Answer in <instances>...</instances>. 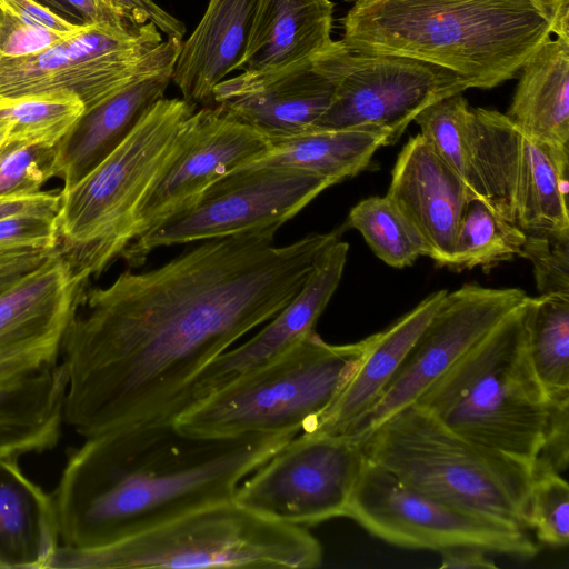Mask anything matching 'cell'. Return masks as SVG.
<instances>
[{"instance_id":"14","label":"cell","mask_w":569,"mask_h":569,"mask_svg":"<svg viewBox=\"0 0 569 569\" xmlns=\"http://www.w3.org/2000/svg\"><path fill=\"white\" fill-rule=\"evenodd\" d=\"M330 50L335 93L313 128H379L390 133L393 144L423 108L469 89L460 77L433 63L356 51L341 40L332 41Z\"/></svg>"},{"instance_id":"10","label":"cell","mask_w":569,"mask_h":569,"mask_svg":"<svg viewBox=\"0 0 569 569\" xmlns=\"http://www.w3.org/2000/svg\"><path fill=\"white\" fill-rule=\"evenodd\" d=\"M336 183L331 178L299 169L242 167L220 178L184 208L136 238L120 257L137 268L160 247L281 227Z\"/></svg>"},{"instance_id":"37","label":"cell","mask_w":569,"mask_h":569,"mask_svg":"<svg viewBox=\"0 0 569 569\" xmlns=\"http://www.w3.org/2000/svg\"><path fill=\"white\" fill-rule=\"evenodd\" d=\"M66 37L68 36L27 24L8 12L0 10V57L20 58L32 56L53 46Z\"/></svg>"},{"instance_id":"18","label":"cell","mask_w":569,"mask_h":569,"mask_svg":"<svg viewBox=\"0 0 569 569\" xmlns=\"http://www.w3.org/2000/svg\"><path fill=\"white\" fill-rule=\"evenodd\" d=\"M348 250L347 242L338 240L331 244L299 292L270 323L241 346L211 360L178 392L160 420L172 421L236 379L277 359L315 331L317 320L340 282Z\"/></svg>"},{"instance_id":"20","label":"cell","mask_w":569,"mask_h":569,"mask_svg":"<svg viewBox=\"0 0 569 569\" xmlns=\"http://www.w3.org/2000/svg\"><path fill=\"white\" fill-rule=\"evenodd\" d=\"M386 197L417 232L427 256L449 268L458 228L475 198L420 133L399 152Z\"/></svg>"},{"instance_id":"36","label":"cell","mask_w":569,"mask_h":569,"mask_svg":"<svg viewBox=\"0 0 569 569\" xmlns=\"http://www.w3.org/2000/svg\"><path fill=\"white\" fill-rule=\"evenodd\" d=\"M58 246L57 218L13 216L0 220V249L46 248Z\"/></svg>"},{"instance_id":"11","label":"cell","mask_w":569,"mask_h":569,"mask_svg":"<svg viewBox=\"0 0 569 569\" xmlns=\"http://www.w3.org/2000/svg\"><path fill=\"white\" fill-rule=\"evenodd\" d=\"M346 517L403 548L475 547L525 559L539 551L526 529L417 491L367 457Z\"/></svg>"},{"instance_id":"22","label":"cell","mask_w":569,"mask_h":569,"mask_svg":"<svg viewBox=\"0 0 569 569\" xmlns=\"http://www.w3.org/2000/svg\"><path fill=\"white\" fill-rule=\"evenodd\" d=\"M447 292L430 293L391 326L369 336L359 368L309 432L343 436L375 406Z\"/></svg>"},{"instance_id":"28","label":"cell","mask_w":569,"mask_h":569,"mask_svg":"<svg viewBox=\"0 0 569 569\" xmlns=\"http://www.w3.org/2000/svg\"><path fill=\"white\" fill-rule=\"evenodd\" d=\"M528 355L550 401H569V296H527Z\"/></svg>"},{"instance_id":"34","label":"cell","mask_w":569,"mask_h":569,"mask_svg":"<svg viewBox=\"0 0 569 569\" xmlns=\"http://www.w3.org/2000/svg\"><path fill=\"white\" fill-rule=\"evenodd\" d=\"M56 144L11 142L0 147V198L40 192L56 177Z\"/></svg>"},{"instance_id":"12","label":"cell","mask_w":569,"mask_h":569,"mask_svg":"<svg viewBox=\"0 0 569 569\" xmlns=\"http://www.w3.org/2000/svg\"><path fill=\"white\" fill-rule=\"evenodd\" d=\"M471 111L491 210L526 233H568L569 147L528 136L497 110Z\"/></svg>"},{"instance_id":"5","label":"cell","mask_w":569,"mask_h":569,"mask_svg":"<svg viewBox=\"0 0 569 569\" xmlns=\"http://www.w3.org/2000/svg\"><path fill=\"white\" fill-rule=\"evenodd\" d=\"M196 103L158 100L121 143L70 189L61 190L58 246L72 274H101L134 239L138 209L178 149Z\"/></svg>"},{"instance_id":"8","label":"cell","mask_w":569,"mask_h":569,"mask_svg":"<svg viewBox=\"0 0 569 569\" xmlns=\"http://www.w3.org/2000/svg\"><path fill=\"white\" fill-rule=\"evenodd\" d=\"M370 343L330 345L316 331L172 421L209 437L310 431L359 368Z\"/></svg>"},{"instance_id":"24","label":"cell","mask_w":569,"mask_h":569,"mask_svg":"<svg viewBox=\"0 0 569 569\" xmlns=\"http://www.w3.org/2000/svg\"><path fill=\"white\" fill-rule=\"evenodd\" d=\"M254 0H209L200 22L182 41L171 81L184 100H212L213 88L237 70L244 52Z\"/></svg>"},{"instance_id":"21","label":"cell","mask_w":569,"mask_h":569,"mask_svg":"<svg viewBox=\"0 0 569 569\" xmlns=\"http://www.w3.org/2000/svg\"><path fill=\"white\" fill-rule=\"evenodd\" d=\"M173 67L133 81L83 112L56 144V177L63 180L62 190L76 186L106 159L164 97Z\"/></svg>"},{"instance_id":"3","label":"cell","mask_w":569,"mask_h":569,"mask_svg":"<svg viewBox=\"0 0 569 569\" xmlns=\"http://www.w3.org/2000/svg\"><path fill=\"white\" fill-rule=\"evenodd\" d=\"M341 27L352 50L433 63L481 89L512 79L552 34L532 0H353Z\"/></svg>"},{"instance_id":"43","label":"cell","mask_w":569,"mask_h":569,"mask_svg":"<svg viewBox=\"0 0 569 569\" xmlns=\"http://www.w3.org/2000/svg\"><path fill=\"white\" fill-rule=\"evenodd\" d=\"M67 1L81 17L82 23H100L120 28L139 26L129 20L121 11L114 8L107 0Z\"/></svg>"},{"instance_id":"40","label":"cell","mask_w":569,"mask_h":569,"mask_svg":"<svg viewBox=\"0 0 569 569\" xmlns=\"http://www.w3.org/2000/svg\"><path fill=\"white\" fill-rule=\"evenodd\" d=\"M56 249L32 247L0 249V296L38 269Z\"/></svg>"},{"instance_id":"13","label":"cell","mask_w":569,"mask_h":569,"mask_svg":"<svg viewBox=\"0 0 569 569\" xmlns=\"http://www.w3.org/2000/svg\"><path fill=\"white\" fill-rule=\"evenodd\" d=\"M365 461L362 447L352 437L303 431L246 477L233 499L295 526L346 517Z\"/></svg>"},{"instance_id":"42","label":"cell","mask_w":569,"mask_h":569,"mask_svg":"<svg viewBox=\"0 0 569 569\" xmlns=\"http://www.w3.org/2000/svg\"><path fill=\"white\" fill-rule=\"evenodd\" d=\"M60 193L37 192L28 196L0 198V220L13 216H43L57 218Z\"/></svg>"},{"instance_id":"35","label":"cell","mask_w":569,"mask_h":569,"mask_svg":"<svg viewBox=\"0 0 569 569\" xmlns=\"http://www.w3.org/2000/svg\"><path fill=\"white\" fill-rule=\"evenodd\" d=\"M520 256L532 264L539 295L569 296V232L527 233Z\"/></svg>"},{"instance_id":"25","label":"cell","mask_w":569,"mask_h":569,"mask_svg":"<svg viewBox=\"0 0 569 569\" xmlns=\"http://www.w3.org/2000/svg\"><path fill=\"white\" fill-rule=\"evenodd\" d=\"M60 547L53 498L0 455V568H50Z\"/></svg>"},{"instance_id":"19","label":"cell","mask_w":569,"mask_h":569,"mask_svg":"<svg viewBox=\"0 0 569 569\" xmlns=\"http://www.w3.org/2000/svg\"><path fill=\"white\" fill-rule=\"evenodd\" d=\"M330 48L283 68L224 79L213 88L212 100L269 139L312 129L335 93Z\"/></svg>"},{"instance_id":"26","label":"cell","mask_w":569,"mask_h":569,"mask_svg":"<svg viewBox=\"0 0 569 569\" xmlns=\"http://www.w3.org/2000/svg\"><path fill=\"white\" fill-rule=\"evenodd\" d=\"M519 71L506 116L539 141L569 147V39L550 36Z\"/></svg>"},{"instance_id":"33","label":"cell","mask_w":569,"mask_h":569,"mask_svg":"<svg viewBox=\"0 0 569 569\" xmlns=\"http://www.w3.org/2000/svg\"><path fill=\"white\" fill-rule=\"evenodd\" d=\"M529 529L549 547L569 542V486L560 472L541 461L532 466L529 496Z\"/></svg>"},{"instance_id":"39","label":"cell","mask_w":569,"mask_h":569,"mask_svg":"<svg viewBox=\"0 0 569 569\" xmlns=\"http://www.w3.org/2000/svg\"><path fill=\"white\" fill-rule=\"evenodd\" d=\"M0 10L18 20L63 36L78 32L83 23H74L38 0H0Z\"/></svg>"},{"instance_id":"23","label":"cell","mask_w":569,"mask_h":569,"mask_svg":"<svg viewBox=\"0 0 569 569\" xmlns=\"http://www.w3.org/2000/svg\"><path fill=\"white\" fill-rule=\"evenodd\" d=\"M331 0H254L241 72L279 69L310 59L331 42Z\"/></svg>"},{"instance_id":"38","label":"cell","mask_w":569,"mask_h":569,"mask_svg":"<svg viewBox=\"0 0 569 569\" xmlns=\"http://www.w3.org/2000/svg\"><path fill=\"white\" fill-rule=\"evenodd\" d=\"M560 473L569 462V401L550 403V417L538 458ZM535 463V462H533Z\"/></svg>"},{"instance_id":"27","label":"cell","mask_w":569,"mask_h":569,"mask_svg":"<svg viewBox=\"0 0 569 569\" xmlns=\"http://www.w3.org/2000/svg\"><path fill=\"white\" fill-rule=\"evenodd\" d=\"M269 140V150L244 167L299 169L337 182L365 170L378 149L391 144L387 130L372 127L312 128Z\"/></svg>"},{"instance_id":"9","label":"cell","mask_w":569,"mask_h":569,"mask_svg":"<svg viewBox=\"0 0 569 569\" xmlns=\"http://www.w3.org/2000/svg\"><path fill=\"white\" fill-rule=\"evenodd\" d=\"M181 44L178 38L162 40L152 22L131 28L83 23L39 53L0 57V99L64 92L89 110L133 81L174 66Z\"/></svg>"},{"instance_id":"17","label":"cell","mask_w":569,"mask_h":569,"mask_svg":"<svg viewBox=\"0 0 569 569\" xmlns=\"http://www.w3.org/2000/svg\"><path fill=\"white\" fill-rule=\"evenodd\" d=\"M88 284L56 249L0 296V380L59 363L64 333Z\"/></svg>"},{"instance_id":"45","label":"cell","mask_w":569,"mask_h":569,"mask_svg":"<svg viewBox=\"0 0 569 569\" xmlns=\"http://www.w3.org/2000/svg\"><path fill=\"white\" fill-rule=\"evenodd\" d=\"M42 4L47 6L51 10L56 11L63 18L74 22L82 23L81 17L78 12L69 4L67 0H38Z\"/></svg>"},{"instance_id":"1","label":"cell","mask_w":569,"mask_h":569,"mask_svg":"<svg viewBox=\"0 0 569 569\" xmlns=\"http://www.w3.org/2000/svg\"><path fill=\"white\" fill-rule=\"evenodd\" d=\"M272 226L87 289L63 337V423L84 438L161 419L178 392L302 288L336 232L274 246Z\"/></svg>"},{"instance_id":"6","label":"cell","mask_w":569,"mask_h":569,"mask_svg":"<svg viewBox=\"0 0 569 569\" xmlns=\"http://www.w3.org/2000/svg\"><path fill=\"white\" fill-rule=\"evenodd\" d=\"M357 440L368 459L403 485L529 529L532 466L467 440L416 402Z\"/></svg>"},{"instance_id":"2","label":"cell","mask_w":569,"mask_h":569,"mask_svg":"<svg viewBox=\"0 0 569 569\" xmlns=\"http://www.w3.org/2000/svg\"><path fill=\"white\" fill-rule=\"evenodd\" d=\"M293 436L209 437L153 421L88 437L70 452L51 495L60 546H110L233 499L243 479Z\"/></svg>"},{"instance_id":"15","label":"cell","mask_w":569,"mask_h":569,"mask_svg":"<svg viewBox=\"0 0 569 569\" xmlns=\"http://www.w3.org/2000/svg\"><path fill=\"white\" fill-rule=\"evenodd\" d=\"M527 295L466 283L447 292L375 406L343 436L358 439L419 396L481 341Z\"/></svg>"},{"instance_id":"7","label":"cell","mask_w":569,"mask_h":569,"mask_svg":"<svg viewBox=\"0 0 569 569\" xmlns=\"http://www.w3.org/2000/svg\"><path fill=\"white\" fill-rule=\"evenodd\" d=\"M321 562L320 542L302 526L269 519L230 499L110 546H60L50 568L311 569Z\"/></svg>"},{"instance_id":"31","label":"cell","mask_w":569,"mask_h":569,"mask_svg":"<svg viewBox=\"0 0 569 569\" xmlns=\"http://www.w3.org/2000/svg\"><path fill=\"white\" fill-rule=\"evenodd\" d=\"M527 233L497 216L485 203L471 199L457 231L448 269L462 271L496 264L520 256Z\"/></svg>"},{"instance_id":"41","label":"cell","mask_w":569,"mask_h":569,"mask_svg":"<svg viewBox=\"0 0 569 569\" xmlns=\"http://www.w3.org/2000/svg\"><path fill=\"white\" fill-rule=\"evenodd\" d=\"M136 24L152 22L167 38L181 39L184 24L158 6L153 0H107Z\"/></svg>"},{"instance_id":"44","label":"cell","mask_w":569,"mask_h":569,"mask_svg":"<svg viewBox=\"0 0 569 569\" xmlns=\"http://www.w3.org/2000/svg\"><path fill=\"white\" fill-rule=\"evenodd\" d=\"M440 568L446 569H492L496 563L487 556V551L475 547H457L441 551Z\"/></svg>"},{"instance_id":"32","label":"cell","mask_w":569,"mask_h":569,"mask_svg":"<svg viewBox=\"0 0 569 569\" xmlns=\"http://www.w3.org/2000/svg\"><path fill=\"white\" fill-rule=\"evenodd\" d=\"M348 223L358 230L375 254L393 268L411 266L427 256L423 242L385 197H370L359 201L348 214Z\"/></svg>"},{"instance_id":"29","label":"cell","mask_w":569,"mask_h":569,"mask_svg":"<svg viewBox=\"0 0 569 569\" xmlns=\"http://www.w3.org/2000/svg\"><path fill=\"white\" fill-rule=\"evenodd\" d=\"M413 121L431 149L462 180L472 197L491 210L477 159L472 111L462 92L427 106Z\"/></svg>"},{"instance_id":"4","label":"cell","mask_w":569,"mask_h":569,"mask_svg":"<svg viewBox=\"0 0 569 569\" xmlns=\"http://www.w3.org/2000/svg\"><path fill=\"white\" fill-rule=\"evenodd\" d=\"M525 301L415 402L467 440L533 466L550 401L529 359Z\"/></svg>"},{"instance_id":"30","label":"cell","mask_w":569,"mask_h":569,"mask_svg":"<svg viewBox=\"0 0 569 569\" xmlns=\"http://www.w3.org/2000/svg\"><path fill=\"white\" fill-rule=\"evenodd\" d=\"M84 110L77 96L64 92L0 99V147L57 144Z\"/></svg>"},{"instance_id":"16","label":"cell","mask_w":569,"mask_h":569,"mask_svg":"<svg viewBox=\"0 0 569 569\" xmlns=\"http://www.w3.org/2000/svg\"><path fill=\"white\" fill-rule=\"evenodd\" d=\"M269 148L270 140L263 132L222 107L196 110L178 149L138 209L134 239L184 208L220 178L262 157Z\"/></svg>"}]
</instances>
